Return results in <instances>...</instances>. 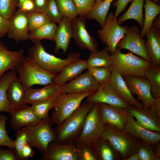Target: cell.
Masks as SVG:
<instances>
[{
  "instance_id": "6da1fadb",
  "label": "cell",
  "mask_w": 160,
  "mask_h": 160,
  "mask_svg": "<svg viewBox=\"0 0 160 160\" xmlns=\"http://www.w3.org/2000/svg\"><path fill=\"white\" fill-rule=\"evenodd\" d=\"M86 101L54 130V142H75L82 130L87 115L95 104Z\"/></svg>"
},
{
  "instance_id": "7a4b0ae2",
  "label": "cell",
  "mask_w": 160,
  "mask_h": 160,
  "mask_svg": "<svg viewBox=\"0 0 160 160\" xmlns=\"http://www.w3.org/2000/svg\"><path fill=\"white\" fill-rule=\"evenodd\" d=\"M111 55L112 64L108 69L122 76L131 75L145 77V72L152 66L151 63L142 57L131 52L123 53L117 49Z\"/></svg>"
},
{
  "instance_id": "3957f363",
  "label": "cell",
  "mask_w": 160,
  "mask_h": 160,
  "mask_svg": "<svg viewBox=\"0 0 160 160\" xmlns=\"http://www.w3.org/2000/svg\"><path fill=\"white\" fill-rule=\"evenodd\" d=\"M28 57L44 70L57 75L67 65L79 59L80 54L71 52L62 59L47 52L40 41L30 48Z\"/></svg>"
},
{
  "instance_id": "277c9868",
  "label": "cell",
  "mask_w": 160,
  "mask_h": 160,
  "mask_svg": "<svg viewBox=\"0 0 160 160\" xmlns=\"http://www.w3.org/2000/svg\"><path fill=\"white\" fill-rule=\"evenodd\" d=\"M16 71L26 90L33 85L52 84L57 75L44 70L28 56L24 57Z\"/></svg>"
},
{
  "instance_id": "5b68a950",
  "label": "cell",
  "mask_w": 160,
  "mask_h": 160,
  "mask_svg": "<svg viewBox=\"0 0 160 160\" xmlns=\"http://www.w3.org/2000/svg\"><path fill=\"white\" fill-rule=\"evenodd\" d=\"M106 129L101 137L107 140L114 150L125 159L137 151L140 140L130 135L125 130H119L105 124Z\"/></svg>"
},
{
  "instance_id": "8992f818",
  "label": "cell",
  "mask_w": 160,
  "mask_h": 160,
  "mask_svg": "<svg viewBox=\"0 0 160 160\" xmlns=\"http://www.w3.org/2000/svg\"><path fill=\"white\" fill-rule=\"evenodd\" d=\"M94 92L59 94L55 99L54 110L50 117L53 124H60L78 108L84 99Z\"/></svg>"
},
{
  "instance_id": "52a82bcc",
  "label": "cell",
  "mask_w": 160,
  "mask_h": 160,
  "mask_svg": "<svg viewBox=\"0 0 160 160\" xmlns=\"http://www.w3.org/2000/svg\"><path fill=\"white\" fill-rule=\"evenodd\" d=\"M50 117L41 120L36 124L25 127L28 143L41 154L47 151L49 144L55 139Z\"/></svg>"
},
{
  "instance_id": "ba28073f",
  "label": "cell",
  "mask_w": 160,
  "mask_h": 160,
  "mask_svg": "<svg viewBox=\"0 0 160 160\" xmlns=\"http://www.w3.org/2000/svg\"><path fill=\"white\" fill-rule=\"evenodd\" d=\"M127 27L121 26L114 14L110 12L107 15L103 27L98 30V34L100 39L106 44L111 55L116 50L117 44L126 33Z\"/></svg>"
},
{
  "instance_id": "9c48e42d",
  "label": "cell",
  "mask_w": 160,
  "mask_h": 160,
  "mask_svg": "<svg viewBox=\"0 0 160 160\" xmlns=\"http://www.w3.org/2000/svg\"><path fill=\"white\" fill-rule=\"evenodd\" d=\"M106 126L101 118L98 104L95 103L85 118L82 130L75 142L88 145L101 137Z\"/></svg>"
},
{
  "instance_id": "30bf717a",
  "label": "cell",
  "mask_w": 160,
  "mask_h": 160,
  "mask_svg": "<svg viewBox=\"0 0 160 160\" xmlns=\"http://www.w3.org/2000/svg\"><path fill=\"white\" fill-rule=\"evenodd\" d=\"M140 32V30L136 25L127 26L126 33L118 43L117 49L128 50L151 63L145 42Z\"/></svg>"
},
{
  "instance_id": "8fae6325",
  "label": "cell",
  "mask_w": 160,
  "mask_h": 160,
  "mask_svg": "<svg viewBox=\"0 0 160 160\" xmlns=\"http://www.w3.org/2000/svg\"><path fill=\"white\" fill-rule=\"evenodd\" d=\"M97 103L101 118L105 124L120 130H124L125 125L130 115L128 109L104 103Z\"/></svg>"
},
{
  "instance_id": "7c38bea8",
  "label": "cell",
  "mask_w": 160,
  "mask_h": 160,
  "mask_svg": "<svg viewBox=\"0 0 160 160\" xmlns=\"http://www.w3.org/2000/svg\"><path fill=\"white\" fill-rule=\"evenodd\" d=\"M123 77L131 93L138 96L143 107L147 108L152 107L155 99L151 95L148 80L143 77L131 75Z\"/></svg>"
},
{
  "instance_id": "4fadbf2b",
  "label": "cell",
  "mask_w": 160,
  "mask_h": 160,
  "mask_svg": "<svg viewBox=\"0 0 160 160\" xmlns=\"http://www.w3.org/2000/svg\"><path fill=\"white\" fill-rule=\"evenodd\" d=\"M87 18L86 16H79V17L71 21L73 37L80 47L88 49L91 53L95 52L98 51V43L86 29L85 20Z\"/></svg>"
},
{
  "instance_id": "5bb4252c",
  "label": "cell",
  "mask_w": 160,
  "mask_h": 160,
  "mask_svg": "<svg viewBox=\"0 0 160 160\" xmlns=\"http://www.w3.org/2000/svg\"><path fill=\"white\" fill-rule=\"evenodd\" d=\"M86 100L94 103H104L128 109L131 106L119 97L109 82L100 84L96 91L86 97Z\"/></svg>"
},
{
  "instance_id": "9a60e30c",
  "label": "cell",
  "mask_w": 160,
  "mask_h": 160,
  "mask_svg": "<svg viewBox=\"0 0 160 160\" xmlns=\"http://www.w3.org/2000/svg\"><path fill=\"white\" fill-rule=\"evenodd\" d=\"M28 15V12L19 9L9 20L8 36L17 43L29 39Z\"/></svg>"
},
{
  "instance_id": "2e32d148",
  "label": "cell",
  "mask_w": 160,
  "mask_h": 160,
  "mask_svg": "<svg viewBox=\"0 0 160 160\" xmlns=\"http://www.w3.org/2000/svg\"><path fill=\"white\" fill-rule=\"evenodd\" d=\"M41 160H78L75 142L57 143L54 141L49 144L46 152L41 154Z\"/></svg>"
},
{
  "instance_id": "e0dca14e",
  "label": "cell",
  "mask_w": 160,
  "mask_h": 160,
  "mask_svg": "<svg viewBox=\"0 0 160 160\" xmlns=\"http://www.w3.org/2000/svg\"><path fill=\"white\" fill-rule=\"evenodd\" d=\"M100 84L87 69L68 83L61 86V93H81L96 91Z\"/></svg>"
},
{
  "instance_id": "ac0fdd59",
  "label": "cell",
  "mask_w": 160,
  "mask_h": 160,
  "mask_svg": "<svg viewBox=\"0 0 160 160\" xmlns=\"http://www.w3.org/2000/svg\"><path fill=\"white\" fill-rule=\"evenodd\" d=\"M128 110L141 126L149 130L160 132V117L152 107L140 108L131 106Z\"/></svg>"
},
{
  "instance_id": "d6986e66",
  "label": "cell",
  "mask_w": 160,
  "mask_h": 160,
  "mask_svg": "<svg viewBox=\"0 0 160 160\" xmlns=\"http://www.w3.org/2000/svg\"><path fill=\"white\" fill-rule=\"evenodd\" d=\"M23 49L10 51L0 40V78L8 70L16 71L25 57Z\"/></svg>"
},
{
  "instance_id": "ffe728a7",
  "label": "cell",
  "mask_w": 160,
  "mask_h": 160,
  "mask_svg": "<svg viewBox=\"0 0 160 160\" xmlns=\"http://www.w3.org/2000/svg\"><path fill=\"white\" fill-rule=\"evenodd\" d=\"M124 130L133 137L154 145L160 142V132L148 130L140 125L130 113Z\"/></svg>"
},
{
  "instance_id": "44dd1931",
  "label": "cell",
  "mask_w": 160,
  "mask_h": 160,
  "mask_svg": "<svg viewBox=\"0 0 160 160\" xmlns=\"http://www.w3.org/2000/svg\"><path fill=\"white\" fill-rule=\"evenodd\" d=\"M10 114V126L15 130L35 125L41 120L36 116L31 106L26 105L15 109Z\"/></svg>"
},
{
  "instance_id": "7402d4cb",
  "label": "cell",
  "mask_w": 160,
  "mask_h": 160,
  "mask_svg": "<svg viewBox=\"0 0 160 160\" xmlns=\"http://www.w3.org/2000/svg\"><path fill=\"white\" fill-rule=\"evenodd\" d=\"M112 73L109 82L119 97L131 106L140 108L143 107L142 103L133 96L123 77L115 71H112Z\"/></svg>"
},
{
  "instance_id": "603a6c76",
  "label": "cell",
  "mask_w": 160,
  "mask_h": 160,
  "mask_svg": "<svg viewBox=\"0 0 160 160\" xmlns=\"http://www.w3.org/2000/svg\"><path fill=\"white\" fill-rule=\"evenodd\" d=\"M61 93V86L54 83L40 89L31 87L26 90L25 101L27 103L32 104L54 99Z\"/></svg>"
},
{
  "instance_id": "cb8c5ba5",
  "label": "cell",
  "mask_w": 160,
  "mask_h": 160,
  "mask_svg": "<svg viewBox=\"0 0 160 160\" xmlns=\"http://www.w3.org/2000/svg\"><path fill=\"white\" fill-rule=\"evenodd\" d=\"M86 69V60L79 59L64 67L54 78L53 83L62 86L74 79Z\"/></svg>"
},
{
  "instance_id": "d4e9b609",
  "label": "cell",
  "mask_w": 160,
  "mask_h": 160,
  "mask_svg": "<svg viewBox=\"0 0 160 160\" xmlns=\"http://www.w3.org/2000/svg\"><path fill=\"white\" fill-rule=\"evenodd\" d=\"M145 46L153 66H160V32L159 29L151 27L145 35Z\"/></svg>"
},
{
  "instance_id": "484cf974",
  "label": "cell",
  "mask_w": 160,
  "mask_h": 160,
  "mask_svg": "<svg viewBox=\"0 0 160 160\" xmlns=\"http://www.w3.org/2000/svg\"><path fill=\"white\" fill-rule=\"evenodd\" d=\"M72 37L71 22L66 17H63L56 29L55 39V45L54 52L57 53L61 49L65 53Z\"/></svg>"
},
{
  "instance_id": "4316f807",
  "label": "cell",
  "mask_w": 160,
  "mask_h": 160,
  "mask_svg": "<svg viewBox=\"0 0 160 160\" xmlns=\"http://www.w3.org/2000/svg\"><path fill=\"white\" fill-rule=\"evenodd\" d=\"M89 145L97 160L122 159L109 141L101 137Z\"/></svg>"
},
{
  "instance_id": "83f0119b",
  "label": "cell",
  "mask_w": 160,
  "mask_h": 160,
  "mask_svg": "<svg viewBox=\"0 0 160 160\" xmlns=\"http://www.w3.org/2000/svg\"><path fill=\"white\" fill-rule=\"evenodd\" d=\"M26 90L17 76L12 81L7 88V94L8 100L14 109L26 105Z\"/></svg>"
},
{
  "instance_id": "f1b7e54d",
  "label": "cell",
  "mask_w": 160,
  "mask_h": 160,
  "mask_svg": "<svg viewBox=\"0 0 160 160\" xmlns=\"http://www.w3.org/2000/svg\"><path fill=\"white\" fill-rule=\"evenodd\" d=\"M17 76L16 71H10L0 78V111L10 114L15 109L8 100L7 92L9 84Z\"/></svg>"
},
{
  "instance_id": "f546056e",
  "label": "cell",
  "mask_w": 160,
  "mask_h": 160,
  "mask_svg": "<svg viewBox=\"0 0 160 160\" xmlns=\"http://www.w3.org/2000/svg\"><path fill=\"white\" fill-rule=\"evenodd\" d=\"M144 0H132V3L126 12L117 20L120 24L130 19L135 20L141 28L143 27L144 20L143 7Z\"/></svg>"
},
{
  "instance_id": "4dcf8cb0",
  "label": "cell",
  "mask_w": 160,
  "mask_h": 160,
  "mask_svg": "<svg viewBox=\"0 0 160 160\" xmlns=\"http://www.w3.org/2000/svg\"><path fill=\"white\" fill-rule=\"evenodd\" d=\"M87 69L94 67L109 68L112 65V59L106 47L100 51L91 53L86 60Z\"/></svg>"
},
{
  "instance_id": "1f68e13d",
  "label": "cell",
  "mask_w": 160,
  "mask_h": 160,
  "mask_svg": "<svg viewBox=\"0 0 160 160\" xmlns=\"http://www.w3.org/2000/svg\"><path fill=\"white\" fill-rule=\"evenodd\" d=\"M57 27L55 23L50 22L30 33L28 39L34 43L41 41L43 39L55 41Z\"/></svg>"
},
{
  "instance_id": "d6a6232c",
  "label": "cell",
  "mask_w": 160,
  "mask_h": 160,
  "mask_svg": "<svg viewBox=\"0 0 160 160\" xmlns=\"http://www.w3.org/2000/svg\"><path fill=\"white\" fill-rule=\"evenodd\" d=\"M145 10V16L142 29L140 32L142 37L152 27V23L160 12V6L151 0H145L144 6Z\"/></svg>"
},
{
  "instance_id": "836d02e7",
  "label": "cell",
  "mask_w": 160,
  "mask_h": 160,
  "mask_svg": "<svg viewBox=\"0 0 160 160\" xmlns=\"http://www.w3.org/2000/svg\"><path fill=\"white\" fill-rule=\"evenodd\" d=\"M113 0H103L96 5L87 16V18L96 20L102 28L105 23L111 4Z\"/></svg>"
},
{
  "instance_id": "e575fe53",
  "label": "cell",
  "mask_w": 160,
  "mask_h": 160,
  "mask_svg": "<svg viewBox=\"0 0 160 160\" xmlns=\"http://www.w3.org/2000/svg\"><path fill=\"white\" fill-rule=\"evenodd\" d=\"M145 77L150 84L153 97L155 99L160 97V66L152 65L145 72Z\"/></svg>"
},
{
  "instance_id": "d590c367",
  "label": "cell",
  "mask_w": 160,
  "mask_h": 160,
  "mask_svg": "<svg viewBox=\"0 0 160 160\" xmlns=\"http://www.w3.org/2000/svg\"><path fill=\"white\" fill-rule=\"evenodd\" d=\"M57 7L63 17L72 21L79 15L72 0H55Z\"/></svg>"
},
{
  "instance_id": "8d00e7d4",
  "label": "cell",
  "mask_w": 160,
  "mask_h": 160,
  "mask_svg": "<svg viewBox=\"0 0 160 160\" xmlns=\"http://www.w3.org/2000/svg\"><path fill=\"white\" fill-rule=\"evenodd\" d=\"M55 98L37 102L31 104L32 109L39 119H44L49 116L48 113L54 107Z\"/></svg>"
},
{
  "instance_id": "74e56055",
  "label": "cell",
  "mask_w": 160,
  "mask_h": 160,
  "mask_svg": "<svg viewBox=\"0 0 160 160\" xmlns=\"http://www.w3.org/2000/svg\"><path fill=\"white\" fill-rule=\"evenodd\" d=\"M28 18L29 33L51 22L45 13L43 12H28Z\"/></svg>"
},
{
  "instance_id": "f35d334b",
  "label": "cell",
  "mask_w": 160,
  "mask_h": 160,
  "mask_svg": "<svg viewBox=\"0 0 160 160\" xmlns=\"http://www.w3.org/2000/svg\"><path fill=\"white\" fill-rule=\"evenodd\" d=\"M140 160H160L156 155L153 145L140 140L137 151Z\"/></svg>"
},
{
  "instance_id": "ab89813d",
  "label": "cell",
  "mask_w": 160,
  "mask_h": 160,
  "mask_svg": "<svg viewBox=\"0 0 160 160\" xmlns=\"http://www.w3.org/2000/svg\"><path fill=\"white\" fill-rule=\"evenodd\" d=\"M19 4V0H0V14L9 20L16 12Z\"/></svg>"
},
{
  "instance_id": "60d3db41",
  "label": "cell",
  "mask_w": 160,
  "mask_h": 160,
  "mask_svg": "<svg viewBox=\"0 0 160 160\" xmlns=\"http://www.w3.org/2000/svg\"><path fill=\"white\" fill-rule=\"evenodd\" d=\"M95 80L101 84L109 82L112 75V71L108 68L94 67L87 69Z\"/></svg>"
},
{
  "instance_id": "b9f144b4",
  "label": "cell",
  "mask_w": 160,
  "mask_h": 160,
  "mask_svg": "<svg viewBox=\"0 0 160 160\" xmlns=\"http://www.w3.org/2000/svg\"><path fill=\"white\" fill-rule=\"evenodd\" d=\"M75 146L78 160H97L88 144L76 142Z\"/></svg>"
},
{
  "instance_id": "7bdbcfd3",
  "label": "cell",
  "mask_w": 160,
  "mask_h": 160,
  "mask_svg": "<svg viewBox=\"0 0 160 160\" xmlns=\"http://www.w3.org/2000/svg\"><path fill=\"white\" fill-rule=\"evenodd\" d=\"M7 117L0 115V146H4L15 149L14 141L8 136L5 124Z\"/></svg>"
},
{
  "instance_id": "ee69618b",
  "label": "cell",
  "mask_w": 160,
  "mask_h": 160,
  "mask_svg": "<svg viewBox=\"0 0 160 160\" xmlns=\"http://www.w3.org/2000/svg\"><path fill=\"white\" fill-rule=\"evenodd\" d=\"M52 22L59 24L63 16L60 12L55 0H49L44 12Z\"/></svg>"
},
{
  "instance_id": "f6af8a7d",
  "label": "cell",
  "mask_w": 160,
  "mask_h": 160,
  "mask_svg": "<svg viewBox=\"0 0 160 160\" xmlns=\"http://www.w3.org/2000/svg\"><path fill=\"white\" fill-rule=\"evenodd\" d=\"M77 13L79 16H86L95 6V0H72Z\"/></svg>"
},
{
  "instance_id": "bcb514c9",
  "label": "cell",
  "mask_w": 160,
  "mask_h": 160,
  "mask_svg": "<svg viewBox=\"0 0 160 160\" xmlns=\"http://www.w3.org/2000/svg\"><path fill=\"white\" fill-rule=\"evenodd\" d=\"M14 141L15 150L21 160H23L22 152L24 145L28 143L27 137L25 127L18 130L15 134Z\"/></svg>"
},
{
  "instance_id": "7dc6e473",
  "label": "cell",
  "mask_w": 160,
  "mask_h": 160,
  "mask_svg": "<svg viewBox=\"0 0 160 160\" xmlns=\"http://www.w3.org/2000/svg\"><path fill=\"white\" fill-rule=\"evenodd\" d=\"M0 160H21L15 149L0 147Z\"/></svg>"
},
{
  "instance_id": "c3c4849f",
  "label": "cell",
  "mask_w": 160,
  "mask_h": 160,
  "mask_svg": "<svg viewBox=\"0 0 160 160\" xmlns=\"http://www.w3.org/2000/svg\"><path fill=\"white\" fill-rule=\"evenodd\" d=\"M132 0H117L113 3V5L116 7L114 16L117 18L120 14L125 9L127 5Z\"/></svg>"
},
{
  "instance_id": "681fc988",
  "label": "cell",
  "mask_w": 160,
  "mask_h": 160,
  "mask_svg": "<svg viewBox=\"0 0 160 160\" xmlns=\"http://www.w3.org/2000/svg\"><path fill=\"white\" fill-rule=\"evenodd\" d=\"M9 24V20L5 19L0 14V38L7 33Z\"/></svg>"
},
{
  "instance_id": "f907efd6",
  "label": "cell",
  "mask_w": 160,
  "mask_h": 160,
  "mask_svg": "<svg viewBox=\"0 0 160 160\" xmlns=\"http://www.w3.org/2000/svg\"><path fill=\"white\" fill-rule=\"evenodd\" d=\"M18 7L28 12H34L35 5L33 0H25L18 5Z\"/></svg>"
},
{
  "instance_id": "816d5d0a",
  "label": "cell",
  "mask_w": 160,
  "mask_h": 160,
  "mask_svg": "<svg viewBox=\"0 0 160 160\" xmlns=\"http://www.w3.org/2000/svg\"><path fill=\"white\" fill-rule=\"evenodd\" d=\"M32 148L28 143L24 145L22 152L23 160H27L33 156L35 151L33 150Z\"/></svg>"
},
{
  "instance_id": "f5cc1de1",
  "label": "cell",
  "mask_w": 160,
  "mask_h": 160,
  "mask_svg": "<svg viewBox=\"0 0 160 160\" xmlns=\"http://www.w3.org/2000/svg\"><path fill=\"white\" fill-rule=\"evenodd\" d=\"M49 0H33L35 5L34 12H44Z\"/></svg>"
},
{
  "instance_id": "db71d44e",
  "label": "cell",
  "mask_w": 160,
  "mask_h": 160,
  "mask_svg": "<svg viewBox=\"0 0 160 160\" xmlns=\"http://www.w3.org/2000/svg\"><path fill=\"white\" fill-rule=\"evenodd\" d=\"M158 116L160 117V97L155 99L154 104L152 107Z\"/></svg>"
},
{
  "instance_id": "11a10c76",
  "label": "cell",
  "mask_w": 160,
  "mask_h": 160,
  "mask_svg": "<svg viewBox=\"0 0 160 160\" xmlns=\"http://www.w3.org/2000/svg\"><path fill=\"white\" fill-rule=\"evenodd\" d=\"M160 15L158 16L157 17H156L153 20L152 25V27L158 29H160Z\"/></svg>"
},
{
  "instance_id": "9f6ffc18",
  "label": "cell",
  "mask_w": 160,
  "mask_h": 160,
  "mask_svg": "<svg viewBox=\"0 0 160 160\" xmlns=\"http://www.w3.org/2000/svg\"><path fill=\"white\" fill-rule=\"evenodd\" d=\"M154 150L156 156L160 158V142L153 145Z\"/></svg>"
},
{
  "instance_id": "6f0895ef",
  "label": "cell",
  "mask_w": 160,
  "mask_h": 160,
  "mask_svg": "<svg viewBox=\"0 0 160 160\" xmlns=\"http://www.w3.org/2000/svg\"><path fill=\"white\" fill-rule=\"evenodd\" d=\"M125 160H140L138 154L136 152L131 155Z\"/></svg>"
},
{
  "instance_id": "680465c9",
  "label": "cell",
  "mask_w": 160,
  "mask_h": 160,
  "mask_svg": "<svg viewBox=\"0 0 160 160\" xmlns=\"http://www.w3.org/2000/svg\"><path fill=\"white\" fill-rule=\"evenodd\" d=\"M103 0H95L96 4V5L97 4L103 1Z\"/></svg>"
},
{
  "instance_id": "91938a15",
  "label": "cell",
  "mask_w": 160,
  "mask_h": 160,
  "mask_svg": "<svg viewBox=\"0 0 160 160\" xmlns=\"http://www.w3.org/2000/svg\"><path fill=\"white\" fill-rule=\"evenodd\" d=\"M25 0H19V4H21V3H22L23 1H24Z\"/></svg>"
},
{
  "instance_id": "94428289",
  "label": "cell",
  "mask_w": 160,
  "mask_h": 160,
  "mask_svg": "<svg viewBox=\"0 0 160 160\" xmlns=\"http://www.w3.org/2000/svg\"><path fill=\"white\" fill-rule=\"evenodd\" d=\"M153 0V1L154 3H156L157 2H158L159 0Z\"/></svg>"
}]
</instances>
